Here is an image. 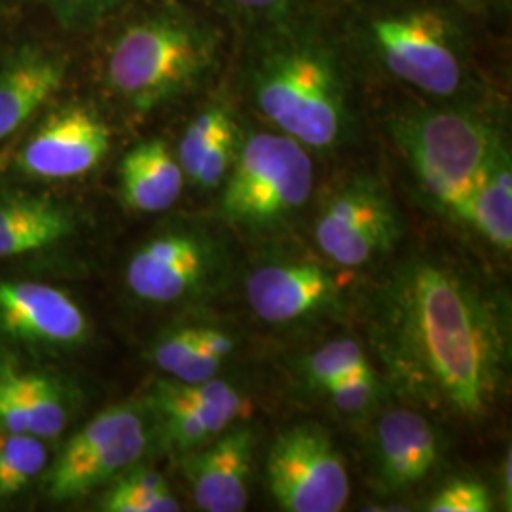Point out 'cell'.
Wrapping results in <instances>:
<instances>
[{
	"instance_id": "6da1fadb",
	"label": "cell",
	"mask_w": 512,
	"mask_h": 512,
	"mask_svg": "<svg viewBox=\"0 0 512 512\" xmlns=\"http://www.w3.org/2000/svg\"><path fill=\"white\" fill-rule=\"evenodd\" d=\"M372 349L389 384L416 403L478 423L509 384L511 302L456 258H404L366 306Z\"/></svg>"
},
{
	"instance_id": "7a4b0ae2",
	"label": "cell",
	"mask_w": 512,
	"mask_h": 512,
	"mask_svg": "<svg viewBox=\"0 0 512 512\" xmlns=\"http://www.w3.org/2000/svg\"><path fill=\"white\" fill-rule=\"evenodd\" d=\"M258 112L279 133L313 150H334L353 128L348 80L321 40L287 33L270 38L249 67Z\"/></svg>"
},
{
	"instance_id": "3957f363",
	"label": "cell",
	"mask_w": 512,
	"mask_h": 512,
	"mask_svg": "<svg viewBox=\"0 0 512 512\" xmlns=\"http://www.w3.org/2000/svg\"><path fill=\"white\" fill-rule=\"evenodd\" d=\"M219 59V35L183 14L162 12L128 25L110 46V90L139 112L198 88Z\"/></svg>"
},
{
	"instance_id": "277c9868",
	"label": "cell",
	"mask_w": 512,
	"mask_h": 512,
	"mask_svg": "<svg viewBox=\"0 0 512 512\" xmlns=\"http://www.w3.org/2000/svg\"><path fill=\"white\" fill-rule=\"evenodd\" d=\"M389 131L425 198L446 215L505 143L490 118L459 107L401 110L389 120Z\"/></svg>"
},
{
	"instance_id": "5b68a950",
	"label": "cell",
	"mask_w": 512,
	"mask_h": 512,
	"mask_svg": "<svg viewBox=\"0 0 512 512\" xmlns=\"http://www.w3.org/2000/svg\"><path fill=\"white\" fill-rule=\"evenodd\" d=\"M222 186L220 217L228 226L245 238L274 236L310 202L308 148L283 133H253L241 141Z\"/></svg>"
},
{
	"instance_id": "8992f818",
	"label": "cell",
	"mask_w": 512,
	"mask_h": 512,
	"mask_svg": "<svg viewBox=\"0 0 512 512\" xmlns=\"http://www.w3.org/2000/svg\"><path fill=\"white\" fill-rule=\"evenodd\" d=\"M385 69L404 84L439 99L469 86V57L458 25L435 8H406L370 23Z\"/></svg>"
},
{
	"instance_id": "52a82bcc",
	"label": "cell",
	"mask_w": 512,
	"mask_h": 512,
	"mask_svg": "<svg viewBox=\"0 0 512 512\" xmlns=\"http://www.w3.org/2000/svg\"><path fill=\"white\" fill-rule=\"evenodd\" d=\"M401 211L376 175H357L340 184L313 224L321 255L338 268H366L395 251L403 239Z\"/></svg>"
},
{
	"instance_id": "ba28073f",
	"label": "cell",
	"mask_w": 512,
	"mask_h": 512,
	"mask_svg": "<svg viewBox=\"0 0 512 512\" xmlns=\"http://www.w3.org/2000/svg\"><path fill=\"white\" fill-rule=\"evenodd\" d=\"M148 404L110 406L65 444L48 475V495L71 501L137 465L152 444Z\"/></svg>"
},
{
	"instance_id": "9c48e42d",
	"label": "cell",
	"mask_w": 512,
	"mask_h": 512,
	"mask_svg": "<svg viewBox=\"0 0 512 512\" xmlns=\"http://www.w3.org/2000/svg\"><path fill=\"white\" fill-rule=\"evenodd\" d=\"M266 482L281 511L338 512L348 503V467L319 423H298L275 437L266 456Z\"/></svg>"
},
{
	"instance_id": "30bf717a",
	"label": "cell",
	"mask_w": 512,
	"mask_h": 512,
	"mask_svg": "<svg viewBox=\"0 0 512 512\" xmlns=\"http://www.w3.org/2000/svg\"><path fill=\"white\" fill-rule=\"evenodd\" d=\"M226 251L205 230L181 228L143 243L126 268L129 291L148 304H177L200 298L219 285Z\"/></svg>"
},
{
	"instance_id": "8fae6325",
	"label": "cell",
	"mask_w": 512,
	"mask_h": 512,
	"mask_svg": "<svg viewBox=\"0 0 512 512\" xmlns=\"http://www.w3.org/2000/svg\"><path fill=\"white\" fill-rule=\"evenodd\" d=\"M245 298L260 321L296 327L342 315L348 287L325 262L308 255H281L262 260L249 272Z\"/></svg>"
},
{
	"instance_id": "7c38bea8",
	"label": "cell",
	"mask_w": 512,
	"mask_h": 512,
	"mask_svg": "<svg viewBox=\"0 0 512 512\" xmlns=\"http://www.w3.org/2000/svg\"><path fill=\"white\" fill-rule=\"evenodd\" d=\"M148 408L165 442L190 454L238 423L247 399L238 385L215 376L203 382L158 380L148 393Z\"/></svg>"
},
{
	"instance_id": "4fadbf2b",
	"label": "cell",
	"mask_w": 512,
	"mask_h": 512,
	"mask_svg": "<svg viewBox=\"0 0 512 512\" xmlns=\"http://www.w3.org/2000/svg\"><path fill=\"white\" fill-rule=\"evenodd\" d=\"M440 439L435 425L414 408H391L376 420L370 439V475L376 494H404L437 467Z\"/></svg>"
},
{
	"instance_id": "5bb4252c",
	"label": "cell",
	"mask_w": 512,
	"mask_h": 512,
	"mask_svg": "<svg viewBox=\"0 0 512 512\" xmlns=\"http://www.w3.org/2000/svg\"><path fill=\"white\" fill-rule=\"evenodd\" d=\"M110 129L97 112L67 107L54 112L19 152V167L38 179H74L107 156Z\"/></svg>"
},
{
	"instance_id": "9a60e30c",
	"label": "cell",
	"mask_w": 512,
	"mask_h": 512,
	"mask_svg": "<svg viewBox=\"0 0 512 512\" xmlns=\"http://www.w3.org/2000/svg\"><path fill=\"white\" fill-rule=\"evenodd\" d=\"M256 429L238 421L184 458V475L198 509L241 512L249 505L255 469Z\"/></svg>"
},
{
	"instance_id": "2e32d148",
	"label": "cell",
	"mask_w": 512,
	"mask_h": 512,
	"mask_svg": "<svg viewBox=\"0 0 512 512\" xmlns=\"http://www.w3.org/2000/svg\"><path fill=\"white\" fill-rule=\"evenodd\" d=\"M0 329L21 340L76 346L88 338V319L73 298L31 281L0 283Z\"/></svg>"
},
{
	"instance_id": "e0dca14e",
	"label": "cell",
	"mask_w": 512,
	"mask_h": 512,
	"mask_svg": "<svg viewBox=\"0 0 512 512\" xmlns=\"http://www.w3.org/2000/svg\"><path fill=\"white\" fill-rule=\"evenodd\" d=\"M67 74V61L46 48L27 46L0 69V143L31 120Z\"/></svg>"
},
{
	"instance_id": "ac0fdd59",
	"label": "cell",
	"mask_w": 512,
	"mask_h": 512,
	"mask_svg": "<svg viewBox=\"0 0 512 512\" xmlns=\"http://www.w3.org/2000/svg\"><path fill=\"white\" fill-rule=\"evenodd\" d=\"M448 217L475 230L499 253H511L512 158L507 143L478 171L471 188Z\"/></svg>"
},
{
	"instance_id": "d6986e66",
	"label": "cell",
	"mask_w": 512,
	"mask_h": 512,
	"mask_svg": "<svg viewBox=\"0 0 512 512\" xmlns=\"http://www.w3.org/2000/svg\"><path fill=\"white\" fill-rule=\"evenodd\" d=\"M238 336L219 325H181L167 330L152 348V361L167 378L203 382L219 376L234 357Z\"/></svg>"
},
{
	"instance_id": "ffe728a7",
	"label": "cell",
	"mask_w": 512,
	"mask_h": 512,
	"mask_svg": "<svg viewBox=\"0 0 512 512\" xmlns=\"http://www.w3.org/2000/svg\"><path fill=\"white\" fill-rule=\"evenodd\" d=\"M183 186V167L162 139L131 148L120 164L122 202L133 211H167L179 200Z\"/></svg>"
},
{
	"instance_id": "44dd1931",
	"label": "cell",
	"mask_w": 512,
	"mask_h": 512,
	"mask_svg": "<svg viewBox=\"0 0 512 512\" xmlns=\"http://www.w3.org/2000/svg\"><path fill=\"white\" fill-rule=\"evenodd\" d=\"M69 421L65 393L54 380L37 374L0 378V427L14 433L54 439Z\"/></svg>"
},
{
	"instance_id": "7402d4cb",
	"label": "cell",
	"mask_w": 512,
	"mask_h": 512,
	"mask_svg": "<svg viewBox=\"0 0 512 512\" xmlns=\"http://www.w3.org/2000/svg\"><path fill=\"white\" fill-rule=\"evenodd\" d=\"M73 232L71 213L52 200L0 198V258L52 247Z\"/></svg>"
},
{
	"instance_id": "603a6c76",
	"label": "cell",
	"mask_w": 512,
	"mask_h": 512,
	"mask_svg": "<svg viewBox=\"0 0 512 512\" xmlns=\"http://www.w3.org/2000/svg\"><path fill=\"white\" fill-rule=\"evenodd\" d=\"M101 511L177 512L181 503L164 476L137 463L112 480L101 501Z\"/></svg>"
},
{
	"instance_id": "cb8c5ba5",
	"label": "cell",
	"mask_w": 512,
	"mask_h": 512,
	"mask_svg": "<svg viewBox=\"0 0 512 512\" xmlns=\"http://www.w3.org/2000/svg\"><path fill=\"white\" fill-rule=\"evenodd\" d=\"M372 370L376 368L370 363L365 348L353 338L327 342L325 346L313 349L298 365L302 382L315 393L338 378Z\"/></svg>"
},
{
	"instance_id": "d4e9b609",
	"label": "cell",
	"mask_w": 512,
	"mask_h": 512,
	"mask_svg": "<svg viewBox=\"0 0 512 512\" xmlns=\"http://www.w3.org/2000/svg\"><path fill=\"white\" fill-rule=\"evenodd\" d=\"M48 463L42 439L0 431V495H14L27 488Z\"/></svg>"
},
{
	"instance_id": "484cf974",
	"label": "cell",
	"mask_w": 512,
	"mask_h": 512,
	"mask_svg": "<svg viewBox=\"0 0 512 512\" xmlns=\"http://www.w3.org/2000/svg\"><path fill=\"white\" fill-rule=\"evenodd\" d=\"M234 131H238V124L232 112L226 107L213 105L209 109L202 110L188 124L177 150V160L183 167L184 177L192 179L203 156L215 147L222 137Z\"/></svg>"
},
{
	"instance_id": "4316f807",
	"label": "cell",
	"mask_w": 512,
	"mask_h": 512,
	"mask_svg": "<svg viewBox=\"0 0 512 512\" xmlns=\"http://www.w3.org/2000/svg\"><path fill=\"white\" fill-rule=\"evenodd\" d=\"M342 416L361 418L374 410L384 393V382L376 370L338 378L317 391Z\"/></svg>"
},
{
	"instance_id": "83f0119b",
	"label": "cell",
	"mask_w": 512,
	"mask_h": 512,
	"mask_svg": "<svg viewBox=\"0 0 512 512\" xmlns=\"http://www.w3.org/2000/svg\"><path fill=\"white\" fill-rule=\"evenodd\" d=\"M67 31L84 33L101 25L129 0H38Z\"/></svg>"
},
{
	"instance_id": "f1b7e54d",
	"label": "cell",
	"mask_w": 512,
	"mask_h": 512,
	"mask_svg": "<svg viewBox=\"0 0 512 512\" xmlns=\"http://www.w3.org/2000/svg\"><path fill=\"white\" fill-rule=\"evenodd\" d=\"M494 509L492 490L473 478L452 480L427 505V511L431 512H490Z\"/></svg>"
},
{
	"instance_id": "f546056e",
	"label": "cell",
	"mask_w": 512,
	"mask_h": 512,
	"mask_svg": "<svg viewBox=\"0 0 512 512\" xmlns=\"http://www.w3.org/2000/svg\"><path fill=\"white\" fill-rule=\"evenodd\" d=\"M241 137L238 131L222 137L215 147L211 148L202 158L196 173L192 175L190 183L202 190H217L220 188L228 173L232 171L234 162L238 158Z\"/></svg>"
},
{
	"instance_id": "4dcf8cb0",
	"label": "cell",
	"mask_w": 512,
	"mask_h": 512,
	"mask_svg": "<svg viewBox=\"0 0 512 512\" xmlns=\"http://www.w3.org/2000/svg\"><path fill=\"white\" fill-rule=\"evenodd\" d=\"M234 10L249 16H275L293 8L296 0H224Z\"/></svg>"
},
{
	"instance_id": "1f68e13d",
	"label": "cell",
	"mask_w": 512,
	"mask_h": 512,
	"mask_svg": "<svg viewBox=\"0 0 512 512\" xmlns=\"http://www.w3.org/2000/svg\"><path fill=\"white\" fill-rule=\"evenodd\" d=\"M511 452H507V456L501 463V471H499V492H501V505L503 509L511 511L512 505V471H511Z\"/></svg>"
},
{
	"instance_id": "d6a6232c",
	"label": "cell",
	"mask_w": 512,
	"mask_h": 512,
	"mask_svg": "<svg viewBox=\"0 0 512 512\" xmlns=\"http://www.w3.org/2000/svg\"><path fill=\"white\" fill-rule=\"evenodd\" d=\"M458 2L471 12H488L503 0H458Z\"/></svg>"
}]
</instances>
